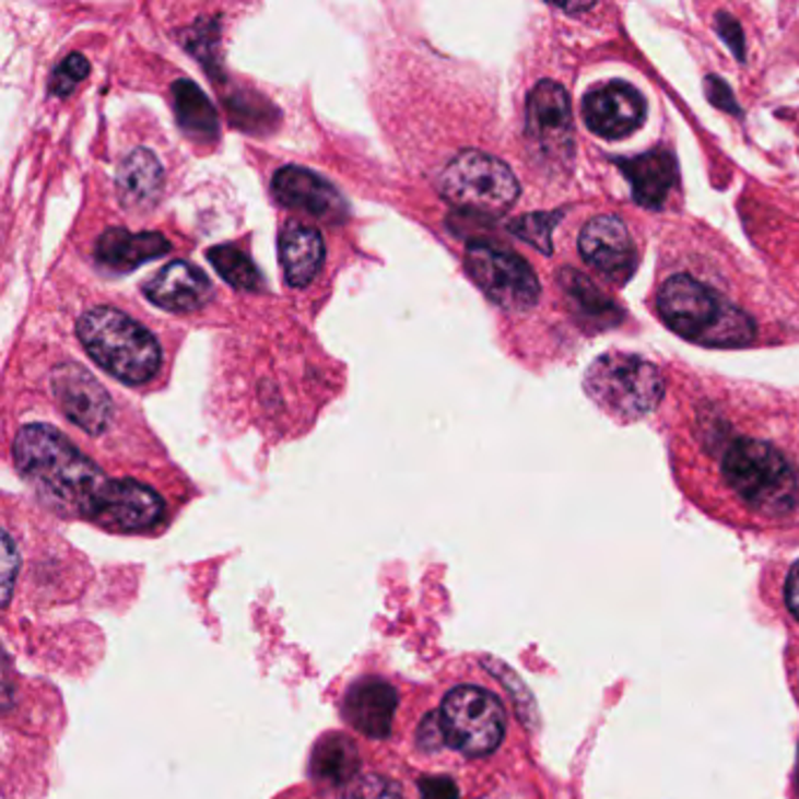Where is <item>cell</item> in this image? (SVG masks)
I'll list each match as a JSON object with an SVG mask.
<instances>
[{
	"label": "cell",
	"mask_w": 799,
	"mask_h": 799,
	"mask_svg": "<svg viewBox=\"0 0 799 799\" xmlns=\"http://www.w3.org/2000/svg\"><path fill=\"white\" fill-rule=\"evenodd\" d=\"M90 73V61L83 55H69L50 78V94L52 96H69Z\"/></svg>",
	"instance_id": "484cf974"
},
{
	"label": "cell",
	"mask_w": 799,
	"mask_h": 799,
	"mask_svg": "<svg viewBox=\"0 0 799 799\" xmlns=\"http://www.w3.org/2000/svg\"><path fill=\"white\" fill-rule=\"evenodd\" d=\"M633 186V200L645 209H661L675 184V160L668 151H649L645 155L619 160Z\"/></svg>",
	"instance_id": "e0dca14e"
},
{
	"label": "cell",
	"mask_w": 799,
	"mask_h": 799,
	"mask_svg": "<svg viewBox=\"0 0 799 799\" xmlns=\"http://www.w3.org/2000/svg\"><path fill=\"white\" fill-rule=\"evenodd\" d=\"M563 211H549V214H528V216H520L516 219L509 227L512 233L520 239H526L528 244H532L534 249H540L542 254H551V233L553 227H556V223L561 221Z\"/></svg>",
	"instance_id": "cb8c5ba5"
},
{
	"label": "cell",
	"mask_w": 799,
	"mask_h": 799,
	"mask_svg": "<svg viewBox=\"0 0 799 799\" xmlns=\"http://www.w3.org/2000/svg\"><path fill=\"white\" fill-rule=\"evenodd\" d=\"M14 465L47 507L116 530L127 479H108L50 425H26L12 446Z\"/></svg>",
	"instance_id": "6da1fadb"
},
{
	"label": "cell",
	"mask_w": 799,
	"mask_h": 799,
	"mask_svg": "<svg viewBox=\"0 0 799 799\" xmlns=\"http://www.w3.org/2000/svg\"><path fill=\"white\" fill-rule=\"evenodd\" d=\"M17 569H20V553H17V549H14L10 532H5L3 534V606H8L10 602Z\"/></svg>",
	"instance_id": "83f0119b"
},
{
	"label": "cell",
	"mask_w": 799,
	"mask_h": 799,
	"mask_svg": "<svg viewBox=\"0 0 799 799\" xmlns=\"http://www.w3.org/2000/svg\"><path fill=\"white\" fill-rule=\"evenodd\" d=\"M340 799H401V786L380 774H364L342 788Z\"/></svg>",
	"instance_id": "d4e9b609"
},
{
	"label": "cell",
	"mask_w": 799,
	"mask_h": 799,
	"mask_svg": "<svg viewBox=\"0 0 799 799\" xmlns=\"http://www.w3.org/2000/svg\"><path fill=\"white\" fill-rule=\"evenodd\" d=\"M436 715L446 745L467 757L495 753L507 731V713L500 698L477 684L450 690Z\"/></svg>",
	"instance_id": "8992f818"
},
{
	"label": "cell",
	"mask_w": 799,
	"mask_h": 799,
	"mask_svg": "<svg viewBox=\"0 0 799 799\" xmlns=\"http://www.w3.org/2000/svg\"><path fill=\"white\" fill-rule=\"evenodd\" d=\"M356 743L345 733H326L309 755V776L321 786H348L359 772Z\"/></svg>",
	"instance_id": "ffe728a7"
},
{
	"label": "cell",
	"mask_w": 799,
	"mask_h": 799,
	"mask_svg": "<svg viewBox=\"0 0 799 799\" xmlns=\"http://www.w3.org/2000/svg\"><path fill=\"white\" fill-rule=\"evenodd\" d=\"M438 190L450 204L491 216L507 211L520 192L514 172L481 151L455 155L438 178Z\"/></svg>",
	"instance_id": "52a82bcc"
},
{
	"label": "cell",
	"mask_w": 799,
	"mask_h": 799,
	"mask_svg": "<svg viewBox=\"0 0 799 799\" xmlns=\"http://www.w3.org/2000/svg\"><path fill=\"white\" fill-rule=\"evenodd\" d=\"M584 389L600 411L619 422L649 415L663 399L661 371L633 354H602L584 375Z\"/></svg>",
	"instance_id": "5b68a950"
},
{
	"label": "cell",
	"mask_w": 799,
	"mask_h": 799,
	"mask_svg": "<svg viewBox=\"0 0 799 799\" xmlns=\"http://www.w3.org/2000/svg\"><path fill=\"white\" fill-rule=\"evenodd\" d=\"M526 132L534 151L553 162H567L575 143V125L563 85L542 80L532 87L526 106Z\"/></svg>",
	"instance_id": "9c48e42d"
},
{
	"label": "cell",
	"mask_w": 799,
	"mask_h": 799,
	"mask_svg": "<svg viewBox=\"0 0 799 799\" xmlns=\"http://www.w3.org/2000/svg\"><path fill=\"white\" fill-rule=\"evenodd\" d=\"M657 313L673 333L704 348H743L755 338V324L741 307L690 274L661 286Z\"/></svg>",
	"instance_id": "7a4b0ae2"
},
{
	"label": "cell",
	"mask_w": 799,
	"mask_h": 799,
	"mask_svg": "<svg viewBox=\"0 0 799 799\" xmlns=\"http://www.w3.org/2000/svg\"><path fill=\"white\" fill-rule=\"evenodd\" d=\"M722 477L757 514L786 516L797 507L799 483L792 465L776 446L760 438H739L725 450Z\"/></svg>",
	"instance_id": "277c9868"
},
{
	"label": "cell",
	"mask_w": 799,
	"mask_h": 799,
	"mask_svg": "<svg viewBox=\"0 0 799 799\" xmlns=\"http://www.w3.org/2000/svg\"><path fill=\"white\" fill-rule=\"evenodd\" d=\"M399 696L397 690L383 678L356 680L342 698V717L345 722L373 741H383L395 725Z\"/></svg>",
	"instance_id": "5bb4252c"
},
{
	"label": "cell",
	"mask_w": 799,
	"mask_h": 799,
	"mask_svg": "<svg viewBox=\"0 0 799 799\" xmlns=\"http://www.w3.org/2000/svg\"><path fill=\"white\" fill-rule=\"evenodd\" d=\"M706 87H708V96H710V102L715 104V106H720V108H727V110H733V113H739V106L737 104H733V99H731V92H729V87L722 83V80H717V78H708L706 80Z\"/></svg>",
	"instance_id": "4dcf8cb0"
},
{
	"label": "cell",
	"mask_w": 799,
	"mask_h": 799,
	"mask_svg": "<svg viewBox=\"0 0 799 799\" xmlns=\"http://www.w3.org/2000/svg\"><path fill=\"white\" fill-rule=\"evenodd\" d=\"M715 28H717V34H720L725 38V43L731 47V52L737 55V59H743L745 47H743V31H741V26L737 22H733L729 17V14H717Z\"/></svg>",
	"instance_id": "f1b7e54d"
},
{
	"label": "cell",
	"mask_w": 799,
	"mask_h": 799,
	"mask_svg": "<svg viewBox=\"0 0 799 799\" xmlns=\"http://www.w3.org/2000/svg\"><path fill=\"white\" fill-rule=\"evenodd\" d=\"M579 251L589 266L614 284H626L635 266H638V249L622 219L596 216L584 225L579 235Z\"/></svg>",
	"instance_id": "8fae6325"
},
{
	"label": "cell",
	"mask_w": 799,
	"mask_h": 799,
	"mask_svg": "<svg viewBox=\"0 0 799 799\" xmlns=\"http://www.w3.org/2000/svg\"><path fill=\"white\" fill-rule=\"evenodd\" d=\"M207 256L211 266L216 268V272L231 286L242 291H260V286H263V274L258 272L254 260L239 247H235V244H219V247L209 249Z\"/></svg>",
	"instance_id": "603a6c76"
},
{
	"label": "cell",
	"mask_w": 799,
	"mask_h": 799,
	"mask_svg": "<svg viewBox=\"0 0 799 799\" xmlns=\"http://www.w3.org/2000/svg\"><path fill=\"white\" fill-rule=\"evenodd\" d=\"M274 198L289 209L303 211L324 223H340L348 216V202L342 195L319 174L305 167H284L272 178Z\"/></svg>",
	"instance_id": "4fadbf2b"
},
{
	"label": "cell",
	"mask_w": 799,
	"mask_h": 799,
	"mask_svg": "<svg viewBox=\"0 0 799 799\" xmlns=\"http://www.w3.org/2000/svg\"><path fill=\"white\" fill-rule=\"evenodd\" d=\"M561 286L565 289L567 298L577 305L579 313L591 319V321H600V324H614L619 319V309L602 296V291L598 286H594L584 274L575 272V270H563L561 272Z\"/></svg>",
	"instance_id": "7402d4cb"
},
{
	"label": "cell",
	"mask_w": 799,
	"mask_h": 799,
	"mask_svg": "<svg viewBox=\"0 0 799 799\" xmlns=\"http://www.w3.org/2000/svg\"><path fill=\"white\" fill-rule=\"evenodd\" d=\"M418 745L422 750H438L442 745H446L444 733H442V725H438V715H427L425 722L420 725L418 731Z\"/></svg>",
	"instance_id": "f546056e"
},
{
	"label": "cell",
	"mask_w": 799,
	"mask_h": 799,
	"mask_svg": "<svg viewBox=\"0 0 799 799\" xmlns=\"http://www.w3.org/2000/svg\"><path fill=\"white\" fill-rule=\"evenodd\" d=\"M420 799H460V788L450 776H422Z\"/></svg>",
	"instance_id": "4316f807"
},
{
	"label": "cell",
	"mask_w": 799,
	"mask_h": 799,
	"mask_svg": "<svg viewBox=\"0 0 799 799\" xmlns=\"http://www.w3.org/2000/svg\"><path fill=\"white\" fill-rule=\"evenodd\" d=\"M78 338L96 364L127 385L149 383L162 366L157 338L120 309H87L78 321Z\"/></svg>",
	"instance_id": "3957f363"
},
{
	"label": "cell",
	"mask_w": 799,
	"mask_h": 799,
	"mask_svg": "<svg viewBox=\"0 0 799 799\" xmlns=\"http://www.w3.org/2000/svg\"><path fill=\"white\" fill-rule=\"evenodd\" d=\"M786 602L792 616L799 622V561L790 567V575L786 581Z\"/></svg>",
	"instance_id": "1f68e13d"
},
{
	"label": "cell",
	"mask_w": 799,
	"mask_h": 799,
	"mask_svg": "<svg viewBox=\"0 0 799 799\" xmlns=\"http://www.w3.org/2000/svg\"><path fill=\"white\" fill-rule=\"evenodd\" d=\"M584 120L602 139H624L645 122V102L633 85L612 80L586 94Z\"/></svg>",
	"instance_id": "7c38bea8"
},
{
	"label": "cell",
	"mask_w": 799,
	"mask_h": 799,
	"mask_svg": "<svg viewBox=\"0 0 799 799\" xmlns=\"http://www.w3.org/2000/svg\"><path fill=\"white\" fill-rule=\"evenodd\" d=\"M172 94H174L176 120L181 125L186 137L198 143L216 141L219 116L214 106L209 104L204 92L195 83H190V80H176Z\"/></svg>",
	"instance_id": "44dd1931"
},
{
	"label": "cell",
	"mask_w": 799,
	"mask_h": 799,
	"mask_svg": "<svg viewBox=\"0 0 799 799\" xmlns=\"http://www.w3.org/2000/svg\"><path fill=\"white\" fill-rule=\"evenodd\" d=\"M169 239L160 233H129L125 227H113L96 242V260L113 272H132L169 254Z\"/></svg>",
	"instance_id": "2e32d148"
},
{
	"label": "cell",
	"mask_w": 799,
	"mask_h": 799,
	"mask_svg": "<svg viewBox=\"0 0 799 799\" xmlns=\"http://www.w3.org/2000/svg\"><path fill=\"white\" fill-rule=\"evenodd\" d=\"M52 391L73 425L87 434H104L113 422V401L104 385L78 364H61L52 371Z\"/></svg>",
	"instance_id": "30bf717a"
},
{
	"label": "cell",
	"mask_w": 799,
	"mask_h": 799,
	"mask_svg": "<svg viewBox=\"0 0 799 799\" xmlns=\"http://www.w3.org/2000/svg\"><path fill=\"white\" fill-rule=\"evenodd\" d=\"M465 268L477 286L502 309L526 313L540 301V280L524 258L487 242H471Z\"/></svg>",
	"instance_id": "ba28073f"
},
{
	"label": "cell",
	"mask_w": 799,
	"mask_h": 799,
	"mask_svg": "<svg viewBox=\"0 0 799 799\" xmlns=\"http://www.w3.org/2000/svg\"><path fill=\"white\" fill-rule=\"evenodd\" d=\"M143 293L153 305L167 309V313H195L211 301L214 286L198 266L186 263V260H172L145 282Z\"/></svg>",
	"instance_id": "9a60e30c"
},
{
	"label": "cell",
	"mask_w": 799,
	"mask_h": 799,
	"mask_svg": "<svg viewBox=\"0 0 799 799\" xmlns=\"http://www.w3.org/2000/svg\"><path fill=\"white\" fill-rule=\"evenodd\" d=\"M324 239L319 231L298 221H289L280 237V258L291 286H307L324 263Z\"/></svg>",
	"instance_id": "ac0fdd59"
},
{
	"label": "cell",
	"mask_w": 799,
	"mask_h": 799,
	"mask_svg": "<svg viewBox=\"0 0 799 799\" xmlns=\"http://www.w3.org/2000/svg\"><path fill=\"white\" fill-rule=\"evenodd\" d=\"M165 181L160 160L149 149H137L129 153L118 169V192L125 207H151L155 204L157 195Z\"/></svg>",
	"instance_id": "d6986e66"
}]
</instances>
